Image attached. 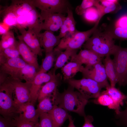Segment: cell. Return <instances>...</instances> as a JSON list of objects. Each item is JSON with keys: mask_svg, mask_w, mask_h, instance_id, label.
Instances as JSON below:
<instances>
[{"mask_svg": "<svg viewBox=\"0 0 127 127\" xmlns=\"http://www.w3.org/2000/svg\"><path fill=\"white\" fill-rule=\"evenodd\" d=\"M99 24L96 22L93 28L86 31H80L76 30L72 34L67 33L61 39L58 45L54 49L61 51L67 48L73 49H80L97 29Z\"/></svg>", "mask_w": 127, "mask_h": 127, "instance_id": "277c9868", "label": "cell"}, {"mask_svg": "<svg viewBox=\"0 0 127 127\" xmlns=\"http://www.w3.org/2000/svg\"><path fill=\"white\" fill-rule=\"evenodd\" d=\"M84 67L75 62L70 61L68 62L61 68L64 80L66 81L73 78L78 72H81Z\"/></svg>", "mask_w": 127, "mask_h": 127, "instance_id": "cb8c5ba5", "label": "cell"}, {"mask_svg": "<svg viewBox=\"0 0 127 127\" xmlns=\"http://www.w3.org/2000/svg\"><path fill=\"white\" fill-rule=\"evenodd\" d=\"M43 20L42 30L51 32L57 31L60 28L66 17L63 14L52 13L41 11Z\"/></svg>", "mask_w": 127, "mask_h": 127, "instance_id": "30bf717a", "label": "cell"}, {"mask_svg": "<svg viewBox=\"0 0 127 127\" xmlns=\"http://www.w3.org/2000/svg\"><path fill=\"white\" fill-rule=\"evenodd\" d=\"M36 8L26 15L27 23L28 29L33 30L37 36L42 30L43 20Z\"/></svg>", "mask_w": 127, "mask_h": 127, "instance_id": "ffe728a7", "label": "cell"}, {"mask_svg": "<svg viewBox=\"0 0 127 127\" xmlns=\"http://www.w3.org/2000/svg\"><path fill=\"white\" fill-rule=\"evenodd\" d=\"M0 127H14L12 120L0 116Z\"/></svg>", "mask_w": 127, "mask_h": 127, "instance_id": "7bdbcfd3", "label": "cell"}, {"mask_svg": "<svg viewBox=\"0 0 127 127\" xmlns=\"http://www.w3.org/2000/svg\"><path fill=\"white\" fill-rule=\"evenodd\" d=\"M62 78V75L58 73L52 79L42 86L38 95L37 100L39 102L46 97L53 95L56 93Z\"/></svg>", "mask_w": 127, "mask_h": 127, "instance_id": "e0dca14e", "label": "cell"}, {"mask_svg": "<svg viewBox=\"0 0 127 127\" xmlns=\"http://www.w3.org/2000/svg\"><path fill=\"white\" fill-rule=\"evenodd\" d=\"M68 119L69 122L67 127H76L74 124L73 120L71 115H70Z\"/></svg>", "mask_w": 127, "mask_h": 127, "instance_id": "7dc6e473", "label": "cell"}, {"mask_svg": "<svg viewBox=\"0 0 127 127\" xmlns=\"http://www.w3.org/2000/svg\"><path fill=\"white\" fill-rule=\"evenodd\" d=\"M99 4V0H83L81 4L76 7L75 11L78 15H82L88 8L93 6L97 8Z\"/></svg>", "mask_w": 127, "mask_h": 127, "instance_id": "e575fe53", "label": "cell"}, {"mask_svg": "<svg viewBox=\"0 0 127 127\" xmlns=\"http://www.w3.org/2000/svg\"><path fill=\"white\" fill-rule=\"evenodd\" d=\"M27 64L20 57L8 59L0 65V72L12 78L17 79L20 71Z\"/></svg>", "mask_w": 127, "mask_h": 127, "instance_id": "4fadbf2b", "label": "cell"}, {"mask_svg": "<svg viewBox=\"0 0 127 127\" xmlns=\"http://www.w3.org/2000/svg\"><path fill=\"white\" fill-rule=\"evenodd\" d=\"M55 95L54 94L46 97L39 102L36 109L37 114L40 115L41 113H48L51 111L56 105Z\"/></svg>", "mask_w": 127, "mask_h": 127, "instance_id": "f1b7e54d", "label": "cell"}, {"mask_svg": "<svg viewBox=\"0 0 127 127\" xmlns=\"http://www.w3.org/2000/svg\"><path fill=\"white\" fill-rule=\"evenodd\" d=\"M74 89L69 85L62 93L58 90L55 97V104L67 111L75 113L84 117L86 115L85 107L88 100Z\"/></svg>", "mask_w": 127, "mask_h": 127, "instance_id": "6da1fadb", "label": "cell"}, {"mask_svg": "<svg viewBox=\"0 0 127 127\" xmlns=\"http://www.w3.org/2000/svg\"><path fill=\"white\" fill-rule=\"evenodd\" d=\"M36 7L44 11L52 13L64 14L67 13L71 8L69 1L67 0H32Z\"/></svg>", "mask_w": 127, "mask_h": 127, "instance_id": "52a82bcc", "label": "cell"}, {"mask_svg": "<svg viewBox=\"0 0 127 127\" xmlns=\"http://www.w3.org/2000/svg\"><path fill=\"white\" fill-rule=\"evenodd\" d=\"M94 103L107 106L110 109H112L113 102L111 97L104 91L101 92L99 95L93 101Z\"/></svg>", "mask_w": 127, "mask_h": 127, "instance_id": "1f68e13d", "label": "cell"}, {"mask_svg": "<svg viewBox=\"0 0 127 127\" xmlns=\"http://www.w3.org/2000/svg\"><path fill=\"white\" fill-rule=\"evenodd\" d=\"M66 81L88 100L91 98L95 99L98 97L100 94L101 89L103 88L97 82L89 78H83L79 79L72 78Z\"/></svg>", "mask_w": 127, "mask_h": 127, "instance_id": "5b68a950", "label": "cell"}, {"mask_svg": "<svg viewBox=\"0 0 127 127\" xmlns=\"http://www.w3.org/2000/svg\"><path fill=\"white\" fill-rule=\"evenodd\" d=\"M38 71L34 66L27 64L19 72L16 79L24 80L32 83L36 76Z\"/></svg>", "mask_w": 127, "mask_h": 127, "instance_id": "4316f807", "label": "cell"}, {"mask_svg": "<svg viewBox=\"0 0 127 127\" xmlns=\"http://www.w3.org/2000/svg\"><path fill=\"white\" fill-rule=\"evenodd\" d=\"M34 104L31 102H28L19 106L20 114L19 117L24 120L38 123L40 115L37 114Z\"/></svg>", "mask_w": 127, "mask_h": 127, "instance_id": "ac0fdd59", "label": "cell"}, {"mask_svg": "<svg viewBox=\"0 0 127 127\" xmlns=\"http://www.w3.org/2000/svg\"><path fill=\"white\" fill-rule=\"evenodd\" d=\"M1 39L7 41L10 47L16 45L17 41L15 40L14 33L12 31L10 30L7 33L2 35Z\"/></svg>", "mask_w": 127, "mask_h": 127, "instance_id": "ab89813d", "label": "cell"}, {"mask_svg": "<svg viewBox=\"0 0 127 127\" xmlns=\"http://www.w3.org/2000/svg\"><path fill=\"white\" fill-rule=\"evenodd\" d=\"M102 58L93 51L87 49H81L78 54L71 58V61L75 62L85 67H90L102 61Z\"/></svg>", "mask_w": 127, "mask_h": 127, "instance_id": "5bb4252c", "label": "cell"}, {"mask_svg": "<svg viewBox=\"0 0 127 127\" xmlns=\"http://www.w3.org/2000/svg\"><path fill=\"white\" fill-rule=\"evenodd\" d=\"M84 117V123L82 127H95L92 123L94 120L92 116L89 115H85Z\"/></svg>", "mask_w": 127, "mask_h": 127, "instance_id": "ee69618b", "label": "cell"}, {"mask_svg": "<svg viewBox=\"0 0 127 127\" xmlns=\"http://www.w3.org/2000/svg\"><path fill=\"white\" fill-rule=\"evenodd\" d=\"M13 90L9 78L0 85V115L11 120L19 116L20 114L19 107L14 100Z\"/></svg>", "mask_w": 127, "mask_h": 127, "instance_id": "3957f363", "label": "cell"}, {"mask_svg": "<svg viewBox=\"0 0 127 127\" xmlns=\"http://www.w3.org/2000/svg\"><path fill=\"white\" fill-rule=\"evenodd\" d=\"M20 55L16 46L11 47L0 51V65L8 59L20 57Z\"/></svg>", "mask_w": 127, "mask_h": 127, "instance_id": "4dcf8cb0", "label": "cell"}, {"mask_svg": "<svg viewBox=\"0 0 127 127\" xmlns=\"http://www.w3.org/2000/svg\"><path fill=\"white\" fill-rule=\"evenodd\" d=\"M21 35L18 36L19 40L23 41L37 56H42L44 51L41 48L36 34L32 30L25 28L18 29Z\"/></svg>", "mask_w": 127, "mask_h": 127, "instance_id": "8fae6325", "label": "cell"}, {"mask_svg": "<svg viewBox=\"0 0 127 127\" xmlns=\"http://www.w3.org/2000/svg\"><path fill=\"white\" fill-rule=\"evenodd\" d=\"M14 127H36L38 123L27 121L23 120L18 116L12 119Z\"/></svg>", "mask_w": 127, "mask_h": 127, "instance_id": "f35d334b", "label": "cell"}, {"mask_svg": "<svg viewBox=\"0 0 127 127\" xmlns=\"http://www.w3.org/2000/svg\"><path fill=\"white\" fill-rule=\"evenodd\" d=\"M105 31L113 39L127 40V28L114 26Z\"/></svg>", "mask_w": 127, "mask_h": 127, "instance_id": "d6a6232c", "label": "cell"}, {"mask_svg": "<svg viewBox=\"0 0 127 127\" xmlns=\"http://www.w3.org/2000/svg\"><path fill=\"white\" fill-rule=\"evenodd\" d=\"M117 0H99L100 4L103 7H106L119 1Z\"/></svg>", "mask_w": 127, "mask_h": 127, "instance_id": "bcb514c9", "label": "cell"}, {"mask_svg": "<svg viewBox=\"0 0 127 127\" xmlns=\"http://www.w3.org/2000/svg\"><path fill=\"white\" fill-rule=\"evenodd\" d=\"M113 60L118 79L119 86L127 85V48L118 46L113 55Z\"/></svg>", "mask_w": 127, "mask_h": 127, "instance_id": "8992f818", "label": "cell"}, {"mask_svg": "<svg viewBox=\"0 0 127 127\" xmlns=\"http://www.w3.org/2000/svg\"><path fill=\"white\" fill-rule=\"evenodd\" d=\"M16 46L22 59L27 64L34 67L38 71L40 67L37 56L22 40L17 41Z\"/></svg>", "mask_w": 127, "mask_h": 127, "instance_id": "2e32d148", "label": "cell"}, {"mask_svg": "<svg viewBox=\"0 0 127 127\" xmlns=\"http://www.w3.org/2000/svg\"><path fill=\"white\" fill-rule=\"evenodd\" d=\"M122 9V7L120 4L119 1L106 7H103L100 4L98 9L99 14V17L97 22L99 23L101 18L105 14L108 13H115Z\"/></svg>", "mask_w": 127, "mask_h": 127, "instance_id": "836d02e7", "label": "cell"}, {"mask_svg": "<svg viewBox=\"0 0 127 127\" xmlns=\"http://www.w3.org/2000/svg\"><path fill=\"white\" fill-rule=\"evenodd\" d=\"M37 37L45 53L52 51L59 44L61 39L58 35H55L53 32L47 30L40 33Z\"/></svg>", "mask_w": 127, "mask_h": 127, "instance_id": "9a60e30c", "label": "cell"}, {"mask_svg": "<svg viewBox=\"0 0 127 127\" xmlns=\"http://www.w3.org/2000/svg\"><path fill=\"white\" fill-rule=\"evenodd\" d=\"M106 88L104 91L111 97L113 102L112 109L115 110L116 115L118 114L120 111V106L123 105L124 101L127 98V95L115 87L110 86Z\"/></svg>", "mask_w": 127, "mask_h": 127, "instance_id": "d6986e66", "label": "cell"}, {"mask_svg": "<svg viewBox=\"0 0 127 127\" xmlns=\"http://www.w3.org/2000/svg\"><path fill=\"white\" fill-rule=\"evenodd\" d=\"M27 20L26 15L17 16V25L16 28L18 29L20 28H26L27 27Z\"/></svg>", "mask_w": 127, "mask_h": 127, "instance_id": "b9f144b4", "label": "cell"}, {"mask_svg": "<svg viewBox=\"0 0 127 127\" xmlns=\"http://www.w3.org/2000/svg\"><path fill=\"white\" fill-rule=\"evenodd\" d=\"M77 49L67 48L64 51L61 52L57 57L52 69L54 72L55 73L56 70L64 66L72 56L77 54Z\"/></svg>", "mask_w": 127, "mask_h": 127, "instance_id": "83f0119b", "label": "cell"}, {"mask_svg": "<svg viewBox=\"0 0 127 127\" xmlns=\"http://www.w3.org/2000/svg\"><path fill=\"white\" fill-rule=\"evenodd\" d=\"M3 12L4 15L2 22L11 28L16 27L17 16L9 6L4 9Z\"/></svg>", "mask_w": 127, "mask_h": 127, "instance_id": "f546056e", "label": "cell"}, {"mask_svg": "<svg viewBox=\"0 0 127 127\" xmlns=\"http://www.w3.org/2000/svg\"><path fill=\"white\" fill-rule=\"evenodd\" d=\"M53 69L48 73L37 74L31 83L30 95V102L34 104L37 100L39 91L42 84L46 83L54 78L56 75Z\"/></svg>", "mask_w": 127, "mask_h": 127, "instance_id": "7c38bea8", "label": "cell"}, {"mask_svg": "<svg viewBox=\"0 0 127 127\" xmlns=\"http://www.w3.org/2000/svg\"><path fill=\"white\" fill-rule=\"evenodd\" d=\"M114 26L127 28V13L123 15L117 20Z\"/></svg>", "mask_w": 127, "mask_h": 127, "instance_id": "60d3db41", "label": "cell"}, {"mask_svg": "<svg viewBox=\"0 0 127 127\" xmlns=\"http://www.w3.org/2000/svg\"><path fill=\"white\" fill-rule=\"evenodd\" d=\"M11 28L3 22L0 23V34L2 35L7 33Z\"/></svg>", "mask_w": 127, "mask_h": 127, "instance_id": "f6af8a7d", "label": "cell"}, {"mask_svg": "<svg viewBox=\"0 0 127 127\" xmlns=\"http://www.w3.org/2000/svg\"><path fill=\"white\" fill-rule=\"evenodd\" d=\"M118 46L115 44L114 39L105 31H102L97 28L82 47L84 49L93 51L103 58L113 55Z\"/></svg>", "mask_w": 127, "mask_h": 127, "instance_id": "7a4b0ae2", "label": "cell"}, {"mask_svg": "<svg viewBox=\"0 0 127 127\" xmlns=\"http://www.w3.org/2000/svg\"><path fill=\"white\" fill-rule=\"evenodd\" d=\"M104 61L106 74L110 81V86L115 87L119 80L113 60L110 56H108L105 57Z\"/></svg>", "mask_w": 127, "mask_h": 127, "instance_id": "484cf974", "label": "cell"}, {"mask_svg": "<svg viewBox=\"0 0 127 127\" xmlns=\"http://www.w3.org/2000/svg\"><path fill=\"white\" fill-rule=\"evenodd\" d=\"M83 78L91 79L103 88L110 86L108 80L104 65L102 61L90 67H84L81 72Z\"/></svg>", "mask_w": 127, "mask_h": 127, "instance_id": "ba28073f", "label": "cell"}, {"mask_svg": "<svg viewBox=\"0 0 127 127\" xmlns=\"http://www.w3.org/2000/svg\"><path fill=\"white\" fill-rule=\"evenodd\" d=\"M61 52L54 49L52 51L45 53V56L42 60L41 64L37 74L46 73L49 70Z\"/></svg>", "mask_w": 127, "mask_h": 127, "instance_id": "d4e9b609", "label": "cell"}, {"mask_svg": "<svg viewBox=\"0 0 127 127\" xmlns=\"http://www.w3.org/2000/svg\"><path fill=\"white\" fill-rule=\"evenodd\" d=\"M67 16L60 28L58 36L60 38L64 37L67 32L70 35L73 34L76 29L75 28V22L74 19L71 9L68 10Z\"/></svg>", "mask_w": 127, "mask_h": 127, "instance_id": "603a6c76", "label": "cell"}, {"mask_svg": "<svg viewBox=\"0 0 127 127\" xmlns=\"http://www.w3.org/2000/svg\"><path fill=\"white\" fill-rule=\"evenodd\" d=\"M36 127H54L52 121L48 113H43L40 115Z\"/></svg>", "mask_w": 127, "mask_h": 127, "instance_id": "74e56055", "label": "cell"}, {"mask_svg": "<svg viewBox=\"0 0 127 127\" xmlns=\"http://www.w3.org/2000/svg\"><path fill=\"white\" fill-rule=\"evenodd\" d=\"M13 88V97L15 103L19 107L21 105L30 102L31 83H23L21 80L10 78Z\"/></svg>", "mask_w": 127, "mask_h": 127, "instance_id": "9c48e42d", "label": "cell"}, {"mask_svg": "<svg viewBox=\"0 0 127 127\" xmlns=\"http://www.w3.org/2000/svg\"><path fill=\"white\" fill-rule=\"evenodd\" d=\"M84 19L87 21L91 22H98L99 17V14L97 8L94 6L87 9L83 14Z\"/></svg>", "mask_w": 127, "mask_h": 127, "instance_id": "d590c367", "label": "cell"}, {"mask_svg": "<svg viewBox=\"0 0 127 127\" xmlns=\"http://www.w3.org/2000/svg\"><path fill=\"white\" fill-rule=\"evenodd\" d=\"M126 107L125 109L120 111L115 117V122L118 126L127 127V98L125 101Z\"/></svg>", "mask_w": 127, "mask_h": 127, "instance_id": "8d00e7d4", "label": "cell"}, {"mask_svg": "<svg viewBox=\"0 0 127 127\" xmlns=\"http://www.w3.org/2000/svg\"><path fill=\"white\" fill-rule=\"evenodd\" d=\"M48 113L52 119L54 127H61L70 115L67 111L56 105Z\"/></svg>", "mask_w": 127, "mask_h": 127, "instance_id": "7402d4cb", "label": "cell"}, {"mask_svg": "<svg viewBox=\"0 0 127 127\" xmlns=\"http://www.w3.org/2000/svg\"><path fill=\"white\" fill-rule=\"evenodd\" d=\"M9 7L17 16L26 15L35 8L32 0H13Z\"/></svg>", "mask_w": 127, "mask_h": 127, "instance_id": "44dd1931", "label": "cell"}]
</instances>
